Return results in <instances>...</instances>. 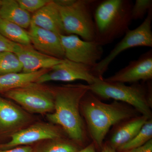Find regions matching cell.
<instances>
[{"label":"cell","instance_id":"obj_1","mask_svg":"<svg viewBox=\"0 0 152 152\" xmlns=\"http://www.w3.org/2000/svg\"><path fill=\"white\" fill-rule=\"evenodd\" d=\"M80 109L94 144L100 148L112 126L135 115L132 109L119 102L114 101L112 103H104L89 91L82 99Z\"/></svg>","mask_w":152,"mask_h":152},{"label":"cell","instance_id":"obj_2","mask_svg":"<svg viewBox=\"0 0 152 152\" xmlns=\"http://www.w3.org/2000/svg\"><path fill=\"white\" fill-rule=\"evenodd\" d=\"M53 91L55 111L48 114V119L61 126L74 141L83 142L85 128L80 106L82 99L88 91L86 85H62Z\"/></svg>","mask_w":152,"mask_h":152},{"label":"cell","instance_id":"obj_3","mask_svg":"<svg viewBox=\"0 0 152 152\" xmlns=\"http://www.w3.org/2000/svg\"><path fill=\"white\" fill-rule=\"evenodd\" d=\"M130 0L96 1L93 17L95 41L103 46L124 35L132 20Z\"/></svg>","mask_w":152,"mask_h":152},{"label":"cell","instance_id":"obj_4","mask_svg":"<svg viewBox=\"0 0 152 152\" xmlns=\"http://www.w3.org/2000/svg\"><path fill=\"white\" fill-rule=\"evenodd\" d=\"M88 90L97 96L113 99L130 105L142 115L152 118L151 89L139 83L128 86L118 82L106 81L98 78L95 83L86 85Z\"/></svg>","mask_w":152,"mask_h":152},{"label":"cell","instance_id":"obj_5","mask_svg":"<svg viewBox=\"0 0 152 152\" xmlns=\"http://www.w3.org/2000/svg\"><path fill=\"white\" fill-rule=\"evenodd\" d=\"M59 10L66 35H75L82 39L95 41L93 12L96 1H54Z\"/></svg>","mask_w":152,"mask_h":152},{"label":"cell","instance_id":"obj_6","mask_svg":"<svg viewBox=\"0 0 152 152\" xmlns=\"http://www.w3.org/2000/svg\"><path fill=\"white\" fill-rule=\"evenodd\" d=\"M152 9L149 11L144 21L138 27L128 30L124 38L108 55L91 68L95 77L102 78L109 65L119 55L126 50L137 47H152Z\"/></svg>","mask_w":152,"mask_h":152},{"label":"cell","instance_id":"obj_7","mask_svg":"<svg viewBox=\"0 0 152 152\" xmlns=\"http://www.w3.org/2000/svg\"><path fill=\"white\" fill-rule=\"evenodd\" d=\"M6 96L34 113H45L54 110V98L51 90L34 83L6 92Z\"/></svg>","mask_w":152,"mask_h":152},{"label":"cell","instance_id":"obj_8","mask_svg":"<svg viewBox=\"0 0 152 152\" xmlns=\"http://www.w3.org/2000/svg\"><path fill=\"white\" fill-rule=\"evenodd\" d=\"M65 58L92 68L101 60L102 46L96 41L82 39L75 35H60Z\"/></svg>","mask_w":152,"mask_h":152},{"label":"cell","instance_id":"obj_9","mask_svg":"<svg viewBox=\"0 0 152 152\" xmlns=\"http://www.w3.org/2000/svg\"><path fill=\"white\" fill-rule=\"evenodd\" d=\"M91 68L90 66L64 59L41 76L36 83L42 84L50 81L70 82L81 80L87 82L88 85L92 84L99 78L93 75Z\"/></svg>","mask_w":152,"mask_h":152},{"label":"cell","instance_id":"obj_10","mask_svg":"<svg viewBox=\"0 0 152 152\" xmlns=\"http://www.w3.org/2000/svg\"><path fill=\"white\" fill-rule=\"evenodd\" d=\"M152 79V50L142 54L137 60L131 61L126 66L104 79L106 81L135 83Z\"/></svg>","mask_w":152,"mask_h":152},{"label":"cell","instance_id":"obj_11","mask_svg":"<svg viewBox=\"0 0 152 152\" xmlns=\"http://www.w3.org/2000/svg\"><path fill=\"white\" fill-rule=\"evenodd\" d=\"M28 33L33 48L38 51L59 59H64L60 35L31 24Z\"/></svg>","mask_w":152,"mask_h":152},{"label":"cell","instance_id":"obj_12","mask_svg":"<svg viewBox=\"0 0 152 152\" xmlns=\"http://www.w3.org/2000/svg\"><path fill=\"white\" fill-rule=\"evenodd\" d=\"M61 136L58 129L51 125L37 124L14 133L11 136L10 141L3 147L5 148H10L43 140H56L60 138Z\"/></svg>","mask_w":152,"mask_h":152},{"label":"cell","instance_id":"obj_13","mask_svg":"<svg viewBox=\"0 0 152 152\" xmlns=\"http://www.w3.org/2000/svg\"><path fill=\"white\" fill-rule=\"evenodd\" d=\"M15 53L23 66V72L30 73L42 69H50L63 60L50 56L38 51L32 46L18 45Z\"/></svg>","mask_w":152,"mask_h":152},{"label":"cell","instance_id":"obj_14","mask_svg":"<svg viewBox=\"0 0 152 152\" xmlns=\"http://www.w3.org/2000/svg\"><path fill=\"white\" fill-rule=\"evenodd\" d=\"M31 24L59 35H66L58 8L51 1L31 16Z\"/></svg>","mask_w":152,"mask_h":152},{"label":"cell","instance_id":"obj_15","mask_svg":"<svg viewBox=\"0 0 152 152\" xmlns=\"http://www.w3.org/2000/svg\"><path fill=\"white\" fill-rule=\"evenodd\" d=\"M148 120L147 117L141 115L124 121L114 131L108 145L117 151L134 138Z\"/></svg>","mask_w":152,"mask_h":152},{"label":"cell","instance_id":"obj_16","mask_svg":"<svg viewBox=\"0 0 152 152\" xmlns=\"http://www.w3.org/2000/svg\"><path fill=\"white\" fill-rule=\"evenodd\" d=\"M0 18L12 22L23 28L30 27L31 16L15 0H1Z\"/></svg>","mask_w":152,"mask_h":152},{"label":"cell","instance_id":"obj_17","mask_svg":"<svg viewBox=\"0 0 152 152\" xmlns=\"http://www.w3.org/2000/svg\"><path fill=\"white\" fill-rule=\"evenodd\" d=\"M24 113L8 101L0 97V130H9L26 122Z\"/></svg>","mask_w":152,"mask_h":152},{"label":"cell","instance_id":"obj_18","mask_svg":"<svg viewBox=\"0 0 152 152\" xmlns=\"http://www.w3.org/2000/svg\"><path fill=\"white\" fill-rule=\"evenodd\" d=\"M50 69L41 70L30 73H13L0 75V92H6L36 83L41 76Z\"/></svg>","mask_w":152,"mask_h":152},{"label":"cell","instance_id":"obj_19","mask_svg":"<svg viewBox=\"0 0 152 152\" xmlns=\"http://www.w3.org/2000/svg\"><path fill=\"white\" fill-rule=\"evenodd\" d=\"M0 33L9 40L21 45H31L28 32L18 25L0 18Z\"/></svg>","mask_w":152,"mask_h":152},{"label":"cell","instance_id":"obj_20","mask_svg":"<svg viewBox=\"0 0 152 152\" xmlns=\"http://www.w3.org/2000/svg\"><path fill=\"white\" fill-rule=\"evenodd\" d=\"M152 139V120H148L134 138L118 149L120 151L127 152L144 145Z\"/></svg>","mask_w":152,"mask_h":152},{"label":"cell","instance_id":"obj_21","mask_svg":"<svg viewBox=\"0 0 152 152\" xmlns=\"http://www.w3.org/2000/svg\"><path fill=\"white\" fill-rule=\"evenodd\" d=\"M22 70L21 63L15 53L8 51L0 53V75L20 72Z\"/></svg>","mask_w":152,"mask_h":152},{"label":"cell","instance_id":"obj_22","mask_svg":"<svg viewBox=\"0 0 152 152\" xmlns=\"http://www.w3.org/2000/svg\"><path fill=\"white\" fill-rule=\"evenodd\" d=\"M58 140L43 147L37 152H77L79 151L73 144Z\"/></svg>","mask_w":152,"mask_h":152},{"label":"cell","instance_id":"obj_23","mask_svg":"<svg viewBox=\"0 0 152 152\" xmlns=\"http://www.w3.org/2000/svg\"><path fill=\"white\" fill-rule=\"evenodd\" d=\"M151 9L152 0H136L131 11L132 20H142Z\"/></svg>","mask_w":152,"mask_h":152},{"label":"cell","instance_id":"obj_24","mask_svg":"<svg viewBox=\"0 0 152 152\" xmlns=\"http://www.w3.org/2000/svg\"><path fill=\"white\" fill-rule=\"evenodd\" d=\"M21 7L28 12H35L48 4L51 0H17Z\"/></svg>","mask_w":152,"mask_h":152},{"label":"cell","instance_id":"obj_25","mask_svg":"<svg viewBox=\"0 0 152 152\" xmlns=\"http://www.w3.org/2000/svg\"><path fill=\"white\" fill-rule=\"evenodd\" d=\"M18 45L9 40L0 33V53L6 51L15 53Z\"/></svg>","mask_w":152,"mask_h":152},{"label":"cell","instance_id":"obj_26","mask_svg":"<svg viewBox=\"0 0 152 152\" xmlns=\"http://www.w3.org/2000/svg\"><path fill=\"white\" fill-rule=\"evenodd\" d=\"M127 152H152V139L144 145Z\"/></svg>","mask_w":152,"mask_h":152},{"label":"cell","instance_id":"obj_27","mask_svg":"<svg viewBox=\"0 0 152 152\" xmlns=\"http://www.w3.org/2000/svg\"><path fill=\"white\" fill-rule=\"evenodd\" d=\"M0 152H35L31 147L25 146L15 148L7 150L2 151L0 150Z\"/></svg>","mask_w":152,"mask_h":152},{"label":"cell","instance_id":"obj_28","mask_svg":"<svg viewBox=\"0 0 152 152\" xmlns=\"http://www.w3.org/2000/svg\"><path fill=\"white\" fill-rule=\"evenodd\" d=\"M77 152H96L95 145L94 143L88 145L83 149L79 150Z\"/></svg>","mask_w":152,"mask_h":152},{"label":"cell","instance_id":"obj_29","mask_svg":"<svg viewBox=\"0 0 152 152\" xmlns=\"http://www.w3.org/2000/svg\"><path fill=\"white\" fill-rule=\"evenodd\" d=\"M117 152L115 150L113 149L108 144L105 145L102 147V152Z\"/></svg>","mask_w":152,"mask_h":152},{"label":"cell","instance_id":"obj_30","mask_svg":"<svg viewBox=\"0 0 152 152\" xmlns=\"http://www.w3.org/2000/svg\"><path fill=\"white\" fill-rule=\"evenodd\" d=\"M1 0H0V8H1Z\"/></svg>","mask_w":152,"mask_h":152}]
</instances>
